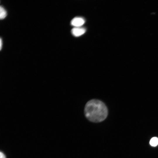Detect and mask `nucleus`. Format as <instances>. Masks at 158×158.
<instances>
[{
  "mask_svg": "<svg viewBox=\"0 0 158 158\" xmlns=\"http://www.w3.org/2000/svg\"><path fill=\"white\" fill-rule=\"evenodd\" d=\"M86 117L90 121L99 123L104 121L108 114L107 108L102 101L92 99L86 104L84 109Z\"/></svg>",
  "mask_w": 158,
  "mask_h": 158,
  "instance_id": "obj_1",
  "label": "nucleus"
},
{
  "mask_svg": "<svg viewBox=\"0 0 158 158\" xmlns=\"http://www.w3.org/2000/svg\"><path fill=\"white\" fill-rule=\"evenodd\" d=\"M85 22V20L83 18L76 17L73 18L71 21V25L76 27H80L83 25Z\"/></svg>",
  "mask_w": 158,
  "mask_h": 158,
  "instance_id": "obj_2",
  "label": "nucleus"
},
{
  "mask_svg": "<svg viewBox=\"0 0 158 158\" xmlns=\"http://www.w3.org/2000/svg\"><path fill=\"white\" fill-rule=\"evenodd\" d=\"M86 31L85 28L79 27H75L71 30L72 34L75 37H78L84 34Z\"/></svg>",
  "mask_w": 158,
  "mask_h": 158,
  "instance_id": "obj_3",
  "label": "nucleus"
},
{
  "mask_svg": "<svg viewBox=\"0 0 158 158\" xmlns=\"http://www.w3.org/2000/svg\"><path fill=\"white\" fill-rule=\"evenodd\" d=\"M7 15V12L4 8L2 6L0 7V18L2 19L5 18Z\"/></svg>",
  "mask_w": 158,
  "mask_h": 158,
  "instance_id": "obj_4",
  "label": "nucleus"
},
{
  "mask_svg": "<svg viewBox=\"0 0 158 158\" xmlns=\"http://www.w3.org/2000/svg\"><path fill=\"white\" fill-rule=\"evenodd\" d=\"M150 142L151 145L156 146L158 144V139L156 137H153L150 140Z\"/></svg>",
  "mask_w": 158,
  "mask_h": 158,
  "instance_id": "obj_5",
  "label": "nucleus"
},
{
  "mask_svg": "<svg viewBox=\"0 0 158 158\" xmlns=\"http://www.w3.org/2000/svg\"><path fill=\"white\" fill-rule=\"evenodd\" d=\"M0 158H6L4 154L2 152H0Z\"/></svg>",
  "mask_w": 158,
  "mask_h": 158,
  "instance_id": "obj_6",
  "label": "nucleus"
},
{
  "mask_svg": "<svg viewBox=\"0 0 158 158\" xmlns=\"http://www.w3.org/2000/svg\"><path fill=\"white\" fill-rule=\"evenodd\" d=\"M2 42L1 39V38L0 39V50H1L2 48Z\"/></svg>",
  "mask_w": 158,
  "mask_h": 158,
  "instance_id": "obj_7",
  "label": "nucleus"
}]
</instances>
